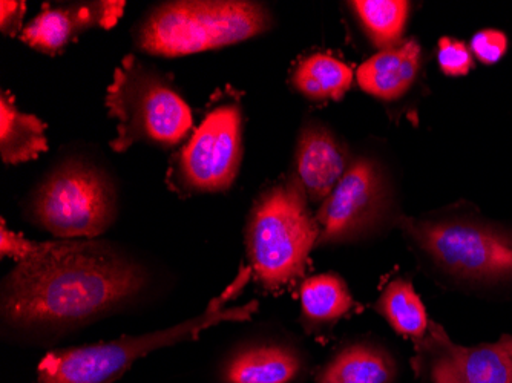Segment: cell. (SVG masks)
<instances>
[{
	"mask_svg": "<svg viewBox=\"0 0 512 383\" xmlns=\"http://www.w3.org/2000/svg\"><path fill=\"white\" fill-rule=\"evenodd\" d=\"M148 273L102 241H31L2 285V318L17 330L77 327L134 299Z\"/></svg>",
	"mask_w": 512,
	"mask_h": 383,
	"instance_id": "obj_1",
	"label": "cell"
},
{
	"mask_svg": "<svg viewBox=\"0 0 512 383\" xmlns=\"http://www.w3.org/2000/svg\"><path fill=\"white\" fill-rule=\"evenodd\" d=\"M250 273L252 270L247 267L241 269L237 279L218 298L212 299L201 315L174 327L134 338L131 336L103 344L51 351L37 367V383H114L138 359L148 356L152 351L191 341L198 338L201 331L221 322L249 319L255 313V302L237 308H226V304L243 289L249 281Z\"/></svg>",
	"mask_w": 512,
	"mask_h": 383,
	"instance_id": "obj_2",
	"label": "cell"
},
{
	"mask_svg": "<svg viewBox=\"0 0 512 383\" xmlns=\"http://www.w3.org/2000/svg\"><path fill=\"white\" fill-rule=\"evenodd\" d=\"M319 233L306 192L295 177L261 195L246 230L247 256L256 281L269 292L298 281Z\"/></svg>",
	"mask_w": 512,
	"mask_h": 383,
	"instance_id": "obj_3",
	"label": "cell"
},
{
	"mask_svg": "<svg viewBox=\"0 0 512 383\" xmlns=\"http://www.w3.org/2000/svg\"><path fill=\"white\" fill-rule=\"evenodd\" d=\"M270 14L246 0H180L155 8L137 31L152 56L181 57L235 45L269 30Z\"/></svg>",
	"mask_w": 512,
	"mask_h": 383,
	"instance_id": "obj_4",
	"label": "cell"
},
{
	"mask_svg": "<svg viewBox=\"0 0 512 383\" xmlns=\"http://www.w3.org/2000/svg\"><path fill=\"white\" fill-rule=\"evenodd\" d=\"M105 103L109 115L119 122L117 137L109 143L117 154L128 151L138 141L178 145L192 129L188 103L132 54L115 69Z\"/></svg>",
	"mask_w": 512,
	"mask_h": 383,
	"instance_id": "obj_5",
	"label": "cell"
},
{
	"mask_svg": "<svg viewBox=\"0 0 512 383\" xmlns=\"http://www.w3.org/2000/svg\"><path fill=\"white\" fill-rule=\"evenodd\" d=\"M34 221L59 238H96L114 223L117 197L97 167L71 161L43 181L31 206Z\"/></svg>",
	"mask_w": 512,
	"mask_h": 383,
	"instance_id": "obj_6",
	"label": "cell"
},
{
	"mask_svg": "<svg viewBox=\"0 0 512 383\" xmlns=\"http://www.w3.org/2000/svg\"><path fill=\"white\" fill-rule=\"evenodd\" d=\"M405 232L437 266L465 279L512 276V238L480 224L405 220Z\"/></svg>",
	"mask_w": 512,
	"mask_h": 383,
	"instance_id": "obj_7",
	"label": "cell"
},
{
	"mask_svg": "<svg viewBox=\"0 0 512 383\" xmlns=\"http://www.w3.org/2000/svg\"><path fill=\"white\" fill-rule=\"evenodd\" d=\"M243 158V122L237 105L217 106L178 158L181 183L192 192H223L234 184Z\"/></svg>",
	"mask_w": 512,
	"mask_h": 383,
	"instance_id": "obj_8",
	"label": "cell"
},
{
	"mask_svg": "<svg viewBox=\"0 0 512 383\" xmlns=\"http://www.w3.org/2000/svg\"><path fill=\"white\" fill-rule=\"evenodd\" d=\"M384 203V184L375 163L356 160L321 204L319 243H344L375 226Z\"/></svg>",
	"mask_w": 512,
	"mask_h": 383,
	"instance_id": "obj_9",
	"label": "cell"
},
{
	"mask_svg": "<svg viewBox=\"0 0 512 383\" xmlns=\"http://www.w3.org/2000/svg\"><path fill=\"white\" fill-rule=\"evenodd\" d=\"M419 370L430 383H512V359L500 342L462 347L437 325L428 327Z\"/></svg>",
	"mask_w": 512,
	"mask_h": 383,
	"instance_id": "obj_10",
	"label": "cell"
},
{
	"mask_svg": "<svg viewBox=\"0 0 512 383\" xmlns=\"http://www.w3.org/2000/svg\"><path fill=\"white\" fill-rule=\"evenodd\" d=\"M125 7L123 0H97L57 8L45 4L42 13L23 28L20 40L40 53L54 56L83 31L115 27Z\"/></svg>",
	"mask_w": 512,
	"mask_h": 383,
	"instance_id": "obj_11",
	"label": "cell"
},
{
	"mask_svg": "<svg viewBox=\"0 0 512 383\" xmlns=\"http://www.w3.org/2000/svg\"><path fill=\"white\" fill-rule=\"evenodd\" d=\"M347 154L338 140L322 126H307L301 132L295 155V178L307 200L324 203L347 172Z\"/></svg>",
	"mask_w": 512,
	"mask_h": 383,
	"instance_id": "obj_12",
	"label": "cell"
},
{
	"mask_svg": "<svg viewBox=\"0 0 512 383\" xmlns=\"http://www.w3.org/2000/svg\"><path fill=\"white\" fill-rule=\"evenodd\" d=\"M421 68V46L408 40L362 63L358 69V83L367 94L391 102L401 99L413 86Z\"/></svg>",
	"mask_w": 512,
	"mask_h": 383,
	"instance_id": "obj_13",
	"label": "cell"
},
{
	"mask_svg": "<svg viewBox=\"0 0 512 383\" xmlns=\"http://www.w3.org/2000/svg\"><path fill=\"white\" fill-rule=\"evenodd\" d=\"M302 370V359L284 345H253L230 357L224 365V383H292Z\"/></svg>",
	"mask_w": 512,
	"mask_h": 383,
	"instance_id": "obj_14",
	"label": "cell"
},
{
	"mask_svg": "<svg viewBox=\"0 0 512 383\" xmlns=\"http://www.w3.org/2000/svg\"><path fill=\"white\" fill-rule=\"evenodd\" d=\"M48 151L45 123L36 115L23 114L14 105L10 92L0 97V157L5 164L36 160Z\"/></svg>",
	"mask_w": 512,
	"mask_h": 383,
	"instance_id": "obj_15",
	"label": "cell"
},
{
	"mask_svg": "<svg viewBox=\"0 0 512 383\" xmlns=\"http://www.w3.org/2000/svg\"><path fill=\"white\" fill-rule=\"evenodd\" d=\"M393 376V361L385 351L358 344L339 351L319 374L318 383H390Z\"/></svg>",
	"mask_w": 512,
	"mask_h": 383,
	"instance_id": "obj_16",
	"label": "cell"
},
{
	"mask_svg": "<svg viewBox=\"0 0 512 383\" xmlns=\"http://www.w3.org/2000/svg\"><path fill=\"white\" fill-rule=\"evenodd\" d=\"M352 82V69L327 54L306 57L292 74L293 88L315 102H338L347 94Z\"/></svg>",
	"mask_w": 512,
	"mask_h": 383,
	"instance_id": "obj_17",
	"label": "cell"
},
{
	"mask_svg": "<svg viewBox=\"0 0 512 383\" xmlns=\"http://www.w3.org/2000/svg\"><path fill=\"white\" fill-rule=\"evenodd\" d=\"M378 311L402 336L424 339L430 327L427 310L416 290L405 279H394L378 301Z\"/></svg>",
	"mask_w": 512,
	"mask_h": 383,
	"instance_id": "obj_18",
	"label": "cell"
},
{
	"mask_svg": "<svg viewBox=\"0 0 512 383\" xmlns=\"http://www.w3.org/2000/svg\"><path fill=\"white\" fill-rule=\"evenodd\" d=\"M302 313L313 324H330L352 310L353 298L347 285L333 273L313 276L301 287Z\"/></svg>",
	"mask_w": 512,
	"mask_h": 383,
	"instance_id": "obj_19",
	"label": "cell"
},
{
	"mask_svg": "<svg viewBox=\"0 0 512 383\" xmlns=\"http://www.w3.org/2000/svg\"><path fill=\"white\" fill-rule=\"evenodd\" d=\"M368 37L381 50L398 45L404 34L410 4L402 0H358L353 2Z\"/></svg>",
	"mask_w": 512,
	"mask_h": 383,
	"instance_id": "obj_20",
	"label": "cell"
},
{
	"mask_svg": "<svg viewBox=\"0 0 512 383\" xmlns=\"http://www.w3.org/2000/svg\"><path fill=\"white\" fill-rule=\"evenodd\" d=\"M437 62L447 76H467L474 68L473 53L465 43L442 37L437 48Z\"/></svg>",
	"mask_w": 512,
	"mask_h": 383,
	"instance_id": "obj_21",
	"label": "cell"
},
{
	"mask_svg": "<svg viewBox=\"0 0 512 383\" xmlns=\"http://www.w3.org/2000/svg\"><path fill=\"white\" fill-rule=\"evenodd\" d=\"M506 50H508V39L502 31L482 30L474 34L471 39V53L485 65L500 62Z\"/></svg>",
	"mask_w": 512,
	"mask_h": 383,
	"instance_id": "obj_22",
	"label": "cell"
},
{
	"mask_svg": "<svg viewBox=\"0 0 512 383\" xmlns=\"http://www.w3.org/2000/svg\"><path fill=\"white\" fill-rule=\"evenodd\" d=\"M25 10H27L25 2H8V0H4L0 4V30H2L5 36H16L22 30Z\"/></svg>",
	"mask_w": 512,
	"mask_h": 383,
	"instance_id": "obj_23",
	"label": "cell"
},
{
	"mask_svg": "<svg viewBox=\"0 0 512 383\" xmlns=\"http://www.w3.org/2000/svg\"><path fill=\"white\" fill-rule=\"evenodd\" d=\"M500 345H502L503 348H505L506 351H508L509 356H511L512 359V336H503L502 339H500Z\"/></svg>",
	"mask_w": 512,
	"mask_h": 383,
	"instance_id": "obj_24",
	"label": "cell"
}]
</instances>
